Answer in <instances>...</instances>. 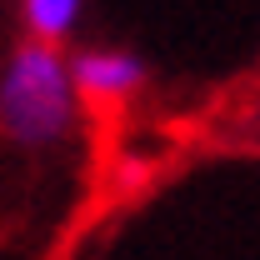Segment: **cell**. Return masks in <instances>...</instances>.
Returning a JSON list of instances; mask_svg holds the SVG:
<instances>
[{
    "mask_svg": "<svg viewBox=\"0 0 260 260\" xmlns=\"http://www.w3.org/2000/svg\"><path fill=\"white\" fill-rule=\"evenodd\" d=\"M75 75L70 60L50 40H30L20 45L5 70H0V135L25 145V150H45L70 135L75 125Z\"/></svg>",
    "mask_w": 260,
    "mask_h": 260,
    "instance_id": "cell-1",
    "label": "cell"
},
{
    "mask_svg": "<svg viewBox=\"0 0 260 260\" xmlns=\"http://www.w3.org/2000/svg\"><path fill=\"white\" fill-rule=\"evenodd\" d=\"M70 75H75L80 100L115 105V100H130L145 85V60L130 55V50H85V55L70 60Z\"/></svg>",
    "mask_w": 260,
    "mask_h": 260,
    "instance_id": "cell-2",
    "label": "cell"
},
{
    "mask_svg": "<svg viewBox=\"0 0 260 260\" xmlns=\"http://www.w3.org/2000/svg\"><path fill=\"white\" fill-rule=\"evenodd\" d=\"M80 5L85 0H20V15H25V30L35 40L60 45L65 35L80 25Z\"/></svg>",
    "mask_w": 260,
    "mask_h": 260,
    "instance_id": "cell-3",
    "label": "cell"
}]
</instances>
